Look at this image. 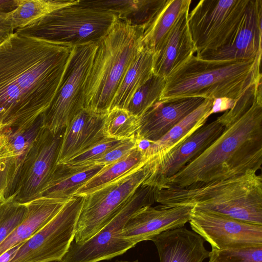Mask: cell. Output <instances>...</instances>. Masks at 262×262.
I'll list each match as a JSON object with an SVG mask.
<instances>
[{"mask_svg":"<svg viewBox=\"0 0 262 262\" xmlns=\"http://www.w3.org/2000/svg\"><path fill=\"white\" fill-rule=\"evenodd\" d=\"M72 49L15 32L0 46V119L5 128L33 123L42 116Z\"/></svg>","mask_w":262,"mask_h":262,"instance_id":"1","label":"cell"},{"mask_svg":"<svg viewBox=\"0 0 262 262\" xmlns=\"http://www.w3.org/2000/svg\"><path fill=\"white\" fill-rule=\"evenodd\" d=\"M166 0H79L80 3L115 15L118 19L145 30Z\"/></svg>","mask_w":262,"mask_h":262,"instance_id":"23","label":"cell"},{"mask_svg":"<svg viewBox=\"0 0 262 262\" xmlns=\"http://www.w3.org/2000/svg\"><path fill=\"white\" fill-rule=\"evenodd\" d=\"M208 262H262V246L211 249Z\"/></svg>","mask_w":262,"mask_h":262,"instance_id":"34","label":"cell"},{"mask_svg":"<svg viewBox=\"0 0 262 262\" xmlns=\"http://www.w3.org/2000/svg\"><path fill=\"white\" fill-rule=\"evenodd\" d=\"M42 121L43 115L34 122L15 127L4 128L1 132L20 167L42 127Z\"/></svg>","mask_w":262,"mask_h":262,"instance_id":"29","label":"cell"},{"mask_svg":"<svg viewBox=\"0 0 262 262\" xmlns=\"http://www.w3.org/2000/svg\"><path fill=\"white\" fill-rule=\"evenodd\" d=\"M157 188L141 185L99 232L81 244L72 241L59 262H99L111 259L136 245L122 236L123 228L133 215L155 202Z\"/></svg>","mask_w":262,"mask_h":262,"instance_id":"7","label":"cell"},{"mask_svg":"<svg viewBox=\"0 0 262 262\" xmlns=\"http://www.w3.org/2000/svg\"><path fill=\"white\" fill-rule=\"evenodd\" d=\"M116 262H139L138 260L133 261H125V260H117Z\"/></svg>","mask_w":262,"mask_h":262,"instance_id":"43","label":"cell"},{"mask_svg":"<svg viewBox=\"0 0 262 262\" xmlns=\"http://www.w3.org/2000/svg\"><path fill=\"white\" fill-rule=\"evenodd\" d=\"M262 1L248 0L239 27L230 43L214 51L196 54L209 60L254 59L262 54Z\"/></svg>","mask_w":262,"mask_h":262,"instance_id":"15","label":"cell"},{"mask_svg":"<svg viewBox=\"0 0 262 262\" xmlns=\"http://www.w3.org/2000/svg\"><path fill=\"white\" fill-rule=\"evenodd\" d=\"M156 202L187 206L262 225V177L256 172L185 188L156 189Z\"/></svg>","mask_w":262,"mask_h":262,"instance_id":"4","label":"cell"},{"mask_svg":"<svg viewBox=\"0 0 262 262\" xmlns=\"http://www.w3.org/2000/svg\"><path fill=\"white\" fill-rule=\"evenodd\" d=\"M123 140L106 138L87 150L72 158L65 164L72 166H81L93 164L95 161L101 158L108 151Z\"/></svg>","mask_w":262,"mask_h":262,"instance_id":"36","label":"cell"},{"mask_svg":"<svg viewBox=\"0 0 262 262\" xmlns=\"http://www.w3.org/2000/svg\"><path fill=\"white\" fill-rule=\"evenodd\" d=\"M235 100L228 98H220L213 99L211 114L230 109L234 104Z\"/></svg>","mask_w":262,"mask_h":262,"instance_id":"39","label":"cell"},{"mask_svg":"<svg viewBox=\"0 0 262 262\" xmlns=\"http://www.w3.org/2000/svg\"><path fill=\"white\" fill-rule=\"evenodd\" d=\"M64 130L54 135L43 127L21 166L11 195L25 204L41 197L57 165Z\"/></svg>","mask_w":262,"mask_h":262,"instance_id":"12","label":"cell"},{"mask_svg":"<svg viewBox=\"0 0 262 262\" xmlns=\"http://www.w3.org/2000/svg\"><path fill=\"white\" fill-rule=\"evenodd\" d=\"M137 147L136 137L123 140L93 164L108 166L123 158Z\"/></svg>","mask_w":262,"mask_h":262,"instance_id":"37","label":"cell"},{"mask_svg":"<svg viewBox=\"0 0 262 262\" xmlns=\"http://www.w3.org/2000/svg\"><path fill=\"white\" fill-rule=\"evenodd\" d=\"M191 3V0H166L145 30L141 39L142 46L155 53L180 14Z\"/></svg>","mask_w":262,"mask_h":262,"instance_id":"27","label":"cell"},{"mask_svg":"<svg viewBox=\"0 0 262 262\" xmlns=\"http://www.w3.org/2000/svg\"><path fill=\"white\" fill-rule=\"evenodd\" d=\"M213 100L206 99L158 140L149 141L137 138V148L143 152L146 162L163 156L204 125L212 115Z\"/></svg>","mask_w":262,"mask_h":262,"instance_id":"21","label":"cell"},{"mask_svg":"<svg viewBox=\"0 0 262 262\" xmlns=\"http://www.w3.org/2000/svg\"><path fill=\"white\" fill-rule=\"evenodd\" d=\"M106 115L84 108L72 119L63 132L57 164L66 163L106 138L103 132Z\"/></svg>","mask_w":262,"mask_h":262,"instance_id":"19","label":"cell"},{"mask_svg":"<svg viewBox=\"0 0 262 262\" xmlns=\"http://www.w3.org/2000/svg\"><path fill=\"white\" fill-rule=\"evenodd\" d=\"M4 128L5 126L3 123V121L0 119V135Z\"/></svg>","mask_w":262,"mask_h":262,"instance_id":"42","label":"cell"},{"mask_svg":"<svg viewBox=\"0 0 262 262\" xmlns=\"http://www.w3.org/2000/svg\"><path fill=\"white\" fill-rule=\"evenodd\" d=\"M24 242L18 244L0 255V262H10Z\"/></svg>","mask_w":262,"mask_h":262,"instance_id":"41","label":"cell"},{"mask_svg":"<svg viewBox=\"0 0 262 262\" xmlns=\"http://www.w3.org/2000/svg\"><path fill=\"white\" fill-rule=\"evenodd\" d=\"M190 6L180 14L154 53L153 74L165 79L196 52L188 23Z\"/></svg>","mask_w":262,"mask_h":262,"instance_id":"18","label":"cell"},{"mask_svg":"<svg viewBox=\"0 0 262 262\" xmlns=\"http://www.w3.org/2000/svg\"><path fill=\"white\" fill-rule=\"evenodd\" d=\"M145 29L118 21L98 44L87 79L84 108L106 114L129 66L143 46Z\"/></svg>","mask_w":262,"mask_h":262,"instance_id":"5","label":"cell"},{"mask_svg":"<svg viewBox=\"0 0 262 262\" xmlns=\"http://www.w3.org/2000/svg\"><path fill=\"white\" fill-rule=\"evenodd\" d=\"M98 43L73 47L59 86L43 114L42 127L56 135L84 108L87 79Z\"/></svg>","mask_w":262,"mask_h":262,"instance_id":"8","label":"cell"},{"mask_svg":"<svg viewBox=\"0 0 262 262\" xmlns=\"http://www.w3.org/2000/svg\"><path fill=\"white\" fill-rule=\"evenodd\" d=\"M84 196L74 195L46 225L27 240L10 262H59L74 239Z\"/></svg>","mask_w":262,"mask_h":262,"instance_id":"11","label":"cell"},{"mask_svg":"<svg viewBox=\"0 0 262 262\" xmlns=\"http://www.w3.org/2000/svg\"><path fill=\"white\" fill-rule=\"evenodd\" d=\"M27 210L26 204L16 202L12 196L0 203V244L21 223Z\"/></svg>","mask_w":262,"mask_h":262,"instance_id":"33","label":"cell"},{"mask_svg":"<svg viewBox=\"0 0 262 262\" xmlns=\"http://www.w3.org/2000/svg\"><path fill=\"white\" fill-rule=\"evenodd\" d=\"M20 166L6 140L0 135V202L13 193Z\"/></svg>","mask_w":262,"mask_h":262,"instance_id":"32","label":"cell"},{"mask_svg":"<svg viewBox=\"0 0 262 262\" xmlns=\"http://www.w3.org/2000/svg\"><path fill=\"white\" fill-rule=\"evenodd\" d=\"M261 56L254 59L209 60L193 55L166 79L159 100L198 97L236 100L261 81Z\"/></svg>","mask_w":262,"mask_h":262,"instance_id":"3","label":"cell"},{"mask_svg":"<svg viewBox=\"0 0 262 262\" xmlns=\"http://www.w3.org/2000/svg\"><path fill=\"white\" fill-rule=\"evenodd\" d=\"M68 201L40 197L25 203L27 208L26 215L21 223L0 244V255L29 239L52 220Z\"/></svg>","mask_w":262,"mask_h":262,"instance_id":"22","label":"cell"},{"mask_svg":"<svg viewBox=\"0 0 262 262\" xmlns=\"http://www.w3.org/2000/svg\"><path fill=\"white\" fill-rule=\"evenodd\" d=\"M1 203V202H0Z\"/></svg>","mask_w":262,"mask_h":262,"instance_id":"44","label":"cell"},{"mask_svg":"<svg viewBox=\"0 0 262 262\" xmlns=\"http://www.w3.org/2000/svg\"><path fill=\"white\" fill-rule=\"evenodd\" d=\"M154 56L152 51L142 47L127 70L113 98L110 110L115 107L125 109L135 92L154 74Z\"/></svg>","mask_w":262,"mask_h":262,"instance_id":"25","label":"cell"},{"mask_svg":"<svg viewBox=\"0 0 262 262\" xmlns=\"http://www.w3.org/2000/svg\"><path fill=\"white\" fill-rule=\"evenodd\" d=\"M14 30L7 14L0 13V46L13 35Z\"/></svg>","mask_w":262,"mask_h":262,"instance_id":"38","label":"cell"},{"mask_svg":"<svg viewBox=\"0 0 262 262\" xmlns=\"http://www.w3.org/2000/svg\"><path fill=\"white\" fill-rule=\"evenodd\" d=\"M166 79L153 74L134 94L125 110L140 118L153 104L160 98Z\"/></svg>","mask_w":262,"mask_h":262,"instance_id":"31","label":"cell"},{"mask_svg":"<svg viewBox=\"0 0 262 262\" xmlns=\"http://www.w3.org/2000/svg\"><path fill=\"white\" fill-rule=\"evenodd\" d=\"M192 207L187 206H147L128 219L122 232V237L135 245L150 241L166 231L184 227L189 222Z\"/></svg>","mask_w":262,"mask_h":262,"instance_id":"16","label":"cell"},{"mask_svg":"<svg viewBox=\"0 0 262 262\" xmlns=\"http://www.w3.org/2000/svg\"><path fill=\"white\" fill-rule=\"evenodd\" d=\"M224 130L217 120L200 127L183 142L163 156L148 160L149 175L142 185L162 188L165 182L196 158Z\"/></svg>","mask_w":262,"mask_h":262,"instance_id":"14","label":"cell"},{"mask_svg":"<svg viewBox=\"0 0 262 262\" xmlns=\"http://www.w3.org/2000/svg\"><path fill=\"white\" fill-rule=\"evenodd\" d=\"M262 165V94L196 158L162 188H185L257 172Z\"/></svg>","mask_w":262,"mask_h":262,"instance_id":"2","label":"cell"},{"mask_svg":"<svg viewBox=\"0 0 262 262\" xmlns=\"http://www.w3.org/2000/svg\"><path fill=\"white\" fill-rule=\"evenodd\" d=\"M206 99L192 97L158 100L139 118L136 138L158 140Z\"/></svg>","mask_w":262,"mask_h":262,"instance_id":"17","label":"cell"},{"mask_svg":"<svg viewBox=\"0 0 262 262\" xmlns=\"http://www.w3.org/2000/svg\"><path fill=\"white\" fill-rule=\"evenodd\" d=\"M79 0H21L18 7L7 14L15 30L24 27L49 13L78 3Z\"/></svg>","mask_w":262,"mask_h":262,"instance_id":"28","label":"cell"},{"mask_svg":"<svg viewBox=\"0 0 262 262\" xmlns=\"http://www.w3.org/2000/svg\"><path fill=\"white\" fill-rule=\"evenodd\" d=\"M262 81L251 85L245 93L235 100L233 106L216 118L224 127H227L243 116L252 106L260 94H262Z\"/></svg>","mask_w":262,"mask_h":262,"instance_id":"35","label":"cell"},{"mask_svg":"<svg viewBox=\"0 0 262 262\" xmlns=\"http://www.w3.org/2000/svg\"><path fill=\"white\" fill-rule=\"evenodd\" d=\"M105 167L91 164L72 166L57 164L54 172L41 193V197L68 201L92 178Z\"/></svg>","mask_w":262,"mask_h":262,"instance_id":"24","label":"cell"},{"mask_svg":"<svg viewBox=\"0 0 262 262\" xmlns=\"http://www.w3.org/2000/svg\"><path fill=\"white\" fill-rule=\"evenodd\" d=\"M189 223L191 230L207 242L211 249L262 246V225L194 207Z\"/></svg>","mask_w":262,"mask_h":262,"instance_id":"13","label":"cell"},{"mask_svg":"<svg viewBox=\"0 0 262 262\" xmlns=\"http://www.w3.org/2000/svg\"><path fill=\"white\" fill-rule=\"evenodd\" d=\"M248 0H201L188 13L196 54L226 47L236 33Z\"/></svg>","mask_w":262,"mask_h":262,"instance_id":"9","label":"cell"},{"mask_svg":"<svg viewBox=\"0 0 262 262\" xmlns=\"http://www.w3.org/2000/svg\"><path fill=\"white\" fill-rule=\"evenodd\" d=\"M146 162L143 152L136 147L123 158L105 166L81 187L74 195H88L124 176L141 168Z\"/></svg>","mask_w":262,"mask_h":262,"instance_id":"26","label":"cell"},{"mask_svg":"<svg viewBox=\"0 0 262 262\" xmlns=\"http://www.w3.org/2000/svg\"><path fill=\"white\" fill-rule=\"evenodd\" d=\"M139 128L138 117L125 109L115 107L106 114L103 132L106 138L123 140L136 137Z\"/></svg>","mask_w":262,"mask_h":262,"instance_id":"30","label":"cell"},{"mask_svg":"<svg viewBox=\"0 0 262 262\" xmlns=\"http://www.w3.org/2000/svg\"><path fill=\"white\" fill-rule=\"evenodd\" d=\"M21 0H0V13L8 14L14 11Z\"/></svg>","mask_w":262,"mask_h":262,"instance_id":"40","label":"cell"},{"mask_svg":"<svg viewBox=\"0 0 262 262\" xmlns=\"http://www.w3.org/2000/svg\"><path fill=\"white\" fill-rule=\"evenodd\" d=\"M160 262H203L209 252L205 241L186 227L165 231L152 237Z\"/></svg>","mask_w":262,"mask_h":262,"instance_id":"20","label":"cell"},{"mask_svg":"<svg viewBox=\"0 0 262 262\" xmlns=\"http://www.w3.org/2000/svg\"><path fill=\"white\" fill-rule=\"evenodd\" d=\"M118 21L114 14L78 3L55 10L15 33L75 47L99 43Z\"/></svg>","mask_w":262,"mask_h":262,"instance_id":"6","label":"cell"},{"mask_svg":"<svg viewBox=\"0 0 262 262\" xmlns=\"http://www.w3.org/2000/svg\"><path fill=\"white\" fill-rule=\"evenodd\" d=\"M148 175V168L144 165L141 168L84 196L73 242L81 244L99 232L110 222Z\"/></svg>","mask_w":262,"mask_h":262,"instance_id":"10","label":"cell"}]
</instances>
